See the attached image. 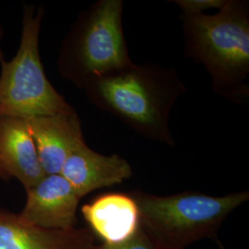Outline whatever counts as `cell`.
Returning <instances> with one entry per match:
<instances>
[{"mask_svg":"<svg viewBox=\"0 0 249 249\" xmlns=\"http://www.w3.org/2000/svg\"><path fill=\"white\" fill-rule=\"evenodd\" d=\"M45 12L43 7L25 4L17 53L7 60L0 51V116L27 119L74 109L45 75L39 48Z\"/></svg>","mask_w":249,"mask_h":249,"instance_id":"5b68a950","label":"cell"},{"mask_svg":"<svg viewBox=\"0 0 249 249\" xmlns=\"http://www.w3.org/2000/svg\"><path fill=\"white\" fill-rule=\"evenodd\" d=\"M26 193V203L18 213L27 223L48 230L78 227L80 196L60 174L46 175Z\"/></svg>","mask_w":249,"mask_h":249,"instance_id":"8992f818","label":"cell"},{"mask_svg":"<svg viewBox=\"0 0 249 249\" xmlns=\"http://www.w3.org/2000/svg\"><path fill=\"white\" fill-rule=\"evenodd\" d=\"M0 167L28 190L45 178L26 119L0 116Z\"/></svg>","mask_w":249,"mask_h":249,"instance_id":"8fae6325","label":"cell"},{"mask_svg":"<svg viewBox=\"0 0 249 249\" xmlns=\"http://www.w3.org/2000/svg\"><path fill=\"white\" fill-rule=\"evenodd\" d=\"M185 54L200 63L214 92L236 102L249 98V4L227 0L216 14L183 15Z\"/></svg>","mask_w":249,"mask_h":249,"instance_id":"7a4b0ae2","label":"cell"},{"mask_svg":"<svg viewBox=\"0 0 249 249\" xmlns=\"http://www.w3.org/2000/svg\"><path fill=\"white\" fill-rule=\"evenodd\" d=\"M81 214L93 235L102 243L120 244L130 239L140 228V213L131 195L109 192L81 207Z\"/></svg>","mask_w":249,"mask_h":249,"instance_id":"30bf717a","label":"cell"},{"mask_svg":"<svg viewBox=\"0 0 249 249\" xmlns=\"http://www.w3.org/2000/svg\"><path fill=\"white\" fill-rule=\"evenodd\" d=\"M122 0H99L80 12L60 45L57 69L83 89L90 80L131 65L123 31Z\"/></svg>","mask_w":249,"mask_h":249,"instance_id":"277c9868","label":"cell"},{"mask_svg":"<svg viewBox=\"0 0 249 249\" xmlns=\"http://www.w3.org/2000/svg\"><path fill=\"white\" fill-rule=\"evenodd\" d=\"M26 121L45 175L60 174L69 155L85 143L81 121L75 109L27 118Z\"/></svg>","mask_w":249,"mask_h":249,"instance_id":"52a82bcc","label":"cell"},{"mask_svg":"<svg viewBox=\"0 0 249 249\" xmlns=\"http://www.w3.org/2000/svg\"><path fill=\"white\" fill-rule=\"evenodd\" d=\"M92 249H159L156 245L151 241V238L144 232L140 227L138 231L133 236L120 244L108 245L101 243L100 245H95Z\"/></svg>","mask_w":249,"mask_h":249,"instance_id":"7c38bea8","label":"cell"},{"mask_svg":"<svg viewBox=\"0 0 249 249\" xmlns=\"http://www.w3.org/2000/svg\"><path fill=\"white\" fill-rule=\"evenodd\" d=\"M3 36H4V29H3L2 24H0V44H1V41L3 39ZM0 180H2L4 182L10 181V178L4 173V171L1 169V167H0Z\"/></svg>","mask_w":249,"mask_h":249,"instance_id":"5bb4252c","label":"cell"},{"mask_svg":"<svg viewBox=\"0 0 249 249\" xmlns=\"http://www.w3.org/2000/svg\"><path fill=\"white\" fill-rule=\"evenodd\" d=\"M60 175L81 199L95 190L122 184L133 170L123 157L101 154L83 143L69 155Z\"/></svg>","mask_w":249,"mask_h":249,"instance_id":"ba28073f","label":"cell"},{"mask_svg":"<svg viewBox=\"0 0 249 249\" xmlns=\"http://www.w3.org/2000/svg\"><path fill=\"white\" fill-rule=\"evenodd\" d=\"M227 0H175L183 15H197L205 13V10L223 8Z\"/></svg>","mask_w":249,"mask_h":249,"instance_id":"4fadbf2b","label":"cell"},{"mask_svg":"<svg viewBox=\"0 0 249 249\" xmlns=\"http://www.w3.org/2000/svg\"><path fill=\"white\" fill-rule=\"evenodd\" d=\"M95 239L88 227L44 229L0 207V249H92Z\"/></svg>","mask_w":249,"mask_h":249,"instance_id":"9c48e42d","label":"cell"},{"mask_svg":"<svg viewBox=\"0 0 249 249\" xmlns=\"http://www.w3.org/2000/svg\"><path fill=\"white\" fill-rule=\"evenodd\" d=\"M140 227L159 249H186L203 238H217L223 222L249 199V191L210 196L184 191L157 196L133 190Z\"/></svg>","mask_w":249,"mask_h":249,"instance_id":"3957f363","label":"cell"},{"mask_svg":"<svg viewBox=\"0 0 249 249\" xmlns=\"http://www.w3.org/2000/svg\"><path fill=\"white\" fill-rule=\"evenodd\" d=\"M89 103L116 116L134 131L174 147L170 113L187 88L174 70L136 65L90 80L83 88Z\"/></svg>","mask_w":249,"mask_h":249,"instance_id":"6da1fadb","label":"cell"}]
</instances>
